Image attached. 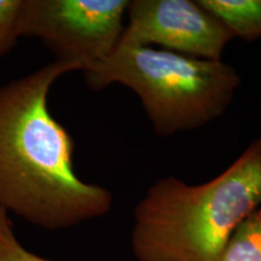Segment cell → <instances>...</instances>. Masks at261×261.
<instances>
[{"label": "cell", "instance_id": "1", "mask_svg": "<svg viewBox=\"0 0 261 261\" xmlns=\"http://www.w3.org/2000/svg\"><path fill=\"white\" fill-rule=\"evenodd\" d=\"M71 67L52 62L0 87V205L45 230L106 215L113 195L75 174L74 140L51 115L52 84Z\"/></svg>", "mask_w": 261, "mask_h": 261}, {"label": "cell", "instance_id": "2", "mask_svg": "<svg viewBox=\"0 0 261 261\" xmlns=\"http://www.w3.org/2000/svg\"><path fill=\"white\" fill-rule=\"evenodd\" d=\"M261 205V137L200 185L159 179L136 205L130 233L138 261H220L241 221Z\"/></svg>", "mask_w": 261, "mask_h": 261}, {"label": "cell", "instance_id": "3", "mask_svg": "<svg viewBox=\"0 0 261 261\" xmlns=\"http://www.w3.org/2000/svg\"><path fill=\"white\" fill-rule=\"evenodd\" d=\"M83 73L94 91L113 84L132 90L161 137L201 128L219 119L241 84L237 70L223 60H200L121 39L109 56Z\"/></svg>", "mask_w": 261, "mask_h": 261}, {"label": "cell", "instance_id": "4", "mask_svg": "<svg viewBox=\"0 0 261 261\" xmlns=\"http://www.w3.org/2000/svg\"><path fill=\"white\" fill-rule=\"evenodd\" d=\"M128 4L129 0H22L19 37L40 39L55 62L84 71L116 47Z\"/></svg>", "mask_w": 261, "mask_h": 261}, {"label": "cell", "instance_id": "5", "mask_svg": "<svg viewBox=\"0 0 261 261\" xmlns=\"http://www.w3.org/2000/svg\"><path fill=\"white\" fill-rule=\"evenodd\" d=\"M121 40L159 45L184 56L221 61L232 32L198 0H129Z\"/></svg>", "mask_w": 261, "mask_h": 261}, {"label": "cell", "instance_id": "6", "mask_svg": "<svg viewBox=\"0 0 261 261\" xmlns=\"http://www.w3.org/2000/svg\"><path fill=\"white\" fill-rule=\"evenodd\" d=\"M220 18L233 37L247 41L261 38V0H198Z\"/></svg>", "mask_w": 261, "mask_h": 261}, {"label": "cell", "instance_id": "7", "mask_svg": "<svg viewBox=\"0 0 261 261\" xmlns=\"http://www.w3.org/2000/svg\"><path fill=\"white\" fill-rule=\"evenodd\" d=\"M220 261H261V205L234 228Z\"/></svg>", "mask_w": 261, "mask_h": 261}, {"label": "cell", "instance_id": "8", "mask_svg": "<svg viewBox=\"0 0 261 261\" xmlns=\"http://www.w3.org/2000/svg\"><path fill=\"white\" fill-rule=\"evenodd\" d=\"M0 261H51L22 246L16 237L9 212L0 205Z\"/></svg>", "mask_w": 261, "mask_h": 261}, {"label": "cell", "instance_id": "9", "mask_svg": "<svg viewBox=\"0 0 261 261\" xmlns=\"http://www.w3.org/2000/svg\"><path fill=\"white\" fill-rule=\"evenodd\" d=\"M21 5L22 0H0V57L11 51L19 38Z\"/></svg>", "mask_w": 261, "mask_h": 261}]
</instances>
